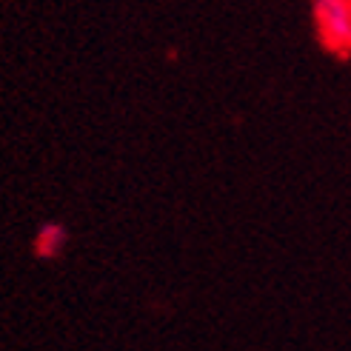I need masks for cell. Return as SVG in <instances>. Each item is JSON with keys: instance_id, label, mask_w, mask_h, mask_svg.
Returning a JSON list of instances; mask_svg holds the SVG:
<instances>
[{"instance_id": "2", "label": "cell", "mask_w": 351, "mask_h": 351, "mask_svg": "<svg viewBox=\"0 0 351 351\" xmlns=\"http://www.w3.org/2000/svg\"><path fill=\"white\" fill-rule=\"evenodd\" d=\"M66 243V232L60 229V226H43V232L38 234V252L46 254V257H55Z\"/></svg>"}, {"instance_id": "1", "label": "cell", "mask_w": 351, "mask_h": 351, "mask_svg": "<svg viewBox=\"0 0 351 351\" xmlns=\"http://www.w3.org/2000/svg\"><path fill=\"white\" fill-rule=\"evenodd\" d=\"M311 9L323 46L351 55V0H311Z\"/></svg>"}]
</instances>
